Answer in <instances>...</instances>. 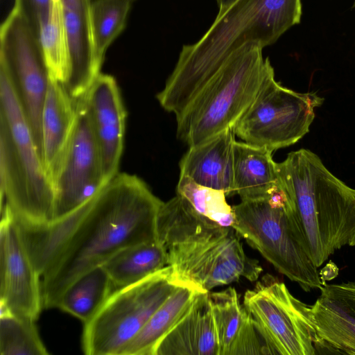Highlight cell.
<instances>
[{
  "label": "cell",
  "mask_w": 355,
  "mask_h": 355,
  "mask_svg": "<svg viewBox=\"0 0 355 355\" xmlns=\"http://www.w3.org/2000/svg\"><path fill=\"white\" fill-rule=\"evenodd\" d=\"M163 202L135 175L118 173L94 197L72 235L41 277L42 306L56 308L67 286L118 251L157 241Z\"/></svg>",
  "instance_id": "cell-1"
},
{
  "label": "cell",
  "mask_w": 355,
  "mask_h": 355,
  "mask_svg": "<svg viewBox=\"0 0 355 355\" xmlns=\"http://www.w3.org/2000/svg\"><path fill=\"white\" fill-rule=\"evenodd\" d=\"M301 16V0H237L197 42L182 46L159 103L179 116L234 51L249 42L274 44Z\"/></svg>",
  "instance_id": "cell-2"
},
{
  "label": "cell",
  "mask_w": 355,
  "mask_h": 355,
  "mask_svg": "<svg viewBox=\"0 0 355 355\" xmlns=\"http://www.w3.org/2000/svg\"><path fill=\"white\" fill-rule=\"evenodd\" d=\"M157 238L175 277L207 292L242 277L257 281L263 271L257 259L245 254L232 227L220 226L202 216L178 194L160 207Z\"/></svg>",
  "instance_id": "cell-3"
},
{
  "label": "cell",
  "mask_w": 355,
  "mask_h": 355,
  "mask_svg": "<svg viewBox=\"0 0 355 355\" xmlns=\"http://www.w3.org/2000/svg\"><path fill=\"white\" fill-rule=\"evenodd\" d=\"M318 268L337 250L355 245V189L331 173L312 151L301 148L277 163Z\"/></svg>",
  "instance_id": "cell-4"
},
{
  "label": "cell",
  "mask_w": 355,
  "mask_h": 355,
  "mask_svg": "<svg viewBox=\"0 0 355 355\" xmlns=\"http://www.w3.org/2000/svg\"><path fill=\"white\" fill-rule=\"evenodd\" d=\"M1 205L17 223L42 225L54 220V191L29 125L6 72L0 69Z\"/></svg>",
  "instance_id": "cell-5"
},
{
  "label": "cell",
  "mask_w": 355,
  "mask_h": 355,
  "mask_svg": "<svg viewBox=\"0 0 355 355\" xmlns=\"http://www.w3.org/2000/svg\"><path fill=\"white\" fill-rule=\"evenodd\" d=\"M263 47L249 42L234 51L176 118L177 137L189 146L200 144L235 125L274 71Z\"/></svg>",
  "instance_id": "cell-6"
},
{
  "label": "cell",
  "mask_w": 355,
  "mask_h": 355,
  "mask_svg": "<svg viewBox=\"0 0 355 355\" xmlns=\"http://www.w3.org/2000/svg\"><path fill=\"white\" fill-rule=\"evenodd\" d=\"M232 227L281 274L304 291L323 285L295 207L281 187L266 198L232 206Z\"/></svg>",
  "instance_id": "cell-7"
},
{
  "label": "cell",
  "mask_w": 355,
  "mask_h": 355,
  "mask_svg": "<svg viewBox=\"0 0 355 355\" xmlns=\"http://www.w3.org/2000/svg\"><path fill=\"white\" fill-rule=\"evenodd\" d=\"M181 284L171 266H166L137 283L114 291L93 318L84 324V353L120 355Z\"/></svg>",
  "instance_id": "cell-8"
},
{
  "label": "cell",
  "mask_w": 355,
  "mask_h": 355,
  "mask_svg": "<svg viewBox=\"0 0 355 355\" xmlns=\"http://www.w3.org/2000/svg\"><path fill=\"white\" fill-rule=\"evenodd\" d=\"M323 101L316 92L300 93L282 86L272 71L235 125L234 134L243 142L272 152L288 147L309 132L314 110Z\"/></svg>",
  "instance_id": "cell-9"
},
{
  "label": "cell",
  "mask_w": 355,
  "mask_h": 355,
  "mask_svg": "<svg viewBox=\"0 0 355 355\" xmlns=\"http://www.w3.org/2000/svg\"><path fill=\"white\" fill-rule=\"evenodd\" d=\"M0 69L11 82L42 158V114L50 74L35 31L14 8L0 28Z\"/></svg>",
  "instance_id": "cell-10"
},
{
  "label": "cell",
  "mask_w": 355,
  "mask_h": 355,
  "mask_svg": "<svg viewBox=\"0 0 355 355\" xmlns=\"http://www.w3.org/2000/svg\"><path fill=\"white\" fill-rule=\"evenodd\" d=\"M243 306L258 322L277 354H316V332L311 306L286 286L266 275L245 292Z\"/></svg>",
  "instance_id": "cell-11"
},
{
  "label": "cell",
  "mask_w": 355,
  "mask_h": 355,
  "mask_svg": "<svg viewBox=\"0 0 355 355\" xmlns=\"http://www.w3.org/2000/svg\"><path fill=\"white\" fill-rule=\"evenodd\" d=\"M76 107L71 135L51 177L54 220L77 210L107 184L83 96L76 101Z\"/></svg>",
  "instance_id": "cell-12"
},
{
  "label": "cell",
  "mask_w": 355,
  "mask_h": 355,
  "mask_svg": "<svg viewBox=\"0 0 355 355\" xmlns=\"http://www.w3.org/2000/svg\"><path fill=\"white\" fill-rule=\"evenodd\" d=\"M1 216L0 306L15 315L35 321L43 308L41 277L8 205L1 206Z\"/></svg>",
  "instance_id": "cell-13"
},
{
  "label": "cell",
  "mask_w": 355,
  "mask_h": 355,
  "mask_svg": "<svg viewBox=\"0 0 355 355\" xmlns=\"http://www.w3.org/2000/svg\"><path fill=\"white\" fill-rule=\"evenodd\" d=\"M98 146L104 180L119 172L123 150L126 112L115 78L101 73L83 96Z\"/></svg>",
  "instance_id": "cell-14"
},
{
  "label": "cell",
  "mask_w": 355,
  "mask_h": 355,
  "mask_svg": "<svg viewBox=\"0 0 355 355\" xmlns=\"http://www.w3.org/2000/svg\"><path fill=\"white\" fill-rule=\"evenodd\" d=\"M67 37L69 70L64 87L77 101L84 96L97 76L101 65L93 46L91 28L92 0H58Z\"/></svg>",
  "instance_id": "cell-15"
},
{
  "label": "cell",
  "mask_w": 355,
  "mask_h": 355,
  "mask_svg": "<svg viewBox=\"0 0 355 355\" xmlns=\"http://www.w3.org/2000/svg\"><path fill=\"white\" fill-rule=\"evenodd\" d=\"M234 129L225 130L206 141L189 146L180 161V175L200 185L223 191L227 196L234 188Z\"/></svg>",
  "instance_id": "cell-16"
},
{
  "label": "cell",
  "mask_w": 355,
  "mask_h": 355,
  "mask_svg": "<svg viewBox=\"0 0 355 355\" xmlns=\"http://www.w3.org/2000/svg\"><path fill=\"white\" fill-rule=\"evenodd\" d=\"M209 292L198 295L184 316L157 345L154 355H218Z\"/></svg>",
  "instance_id": "cell-17"
},
{
  "label": "cell",
  "mask_w": 355,
  "mask_h": 355,
  "mask_svg": "<svg viewBox=\"0 0 355 355\" xmlns=\"http://www.w3.org/2000/svg\"><path fill=\"white\" fill-rule=\"evenodd\" d=\"M76 114V101L61 82L50 76L42 114V159L51 181L71 135Z\"/></svg>",
  "instance_id": "cell-18"
},
{
  "label": "cell",
  "mask_w": 355,
  "mask_h": 355,
  "mask_svg": "<svg viewBox=\"0 0 355 355\" xmlns=\"http://www.w3.org/2000/svg\"><path fill=\"white\" fill-rule=\"evenodd\" d=\"M272 152L243 141L234 145V188L241 200L266 198L281 186Z\"/></svg>",
  "instance_id": "cell-19"
},
{
  "label": "cell",
  "mask_w": 355,
  "mask_h": 355,
  "mask_svg": "<svg viewBox=\"0 0 355 355\" xmlns=\"http://www.w3.org/2000/svg\"><path fill=\"white\" fill-rule=\"evenodd\" d=\"M203 291H205L193 284H181L152 315L120 355H154L159 342L184 316L198 295Z\"/></svg>",
  "instance_id": "cell-20"
},
{
  "label": "cell",
  "mask_w": 355,
  "mask_h": 355,
  "mask_svg": "<svg viewBox=\"0 0 355 355\" xmlns=\"http://www.w3.org/2000/svg\"><path fill=\"white\" fill-rule=\"evenodd\" d=\"M316 354L355 355V318L336 300L320 294L311 305Z\"/></svg>",
  "instance_id": "cell-21"
},
{
  "label": "cell",
  "mask_w": 355,
  "mask_h": 355,
  "mask_svg": "<svg viewBox=\"0 0 355 355\" xmlns=\"http://www.w3.org/2000/svg\"><path fill=\"white\" fill-rule=\"evenodd\" d=\"M116 291L103 265L76 277L62 293L56 308L80 319L84 324L98 313Z\"/></svg>",
  "instance_id": "cell-22"
},
{
  "label": "cell",
  "mask_w": 355,
  "mask_h": 355,
  "mask_svg": "<svg viewBox=\"0 0 355 355\" xmlns=\"http://www.w3.org/2000/svg\"><path fill=\"white\" fill-rule=\"evenodd\" d=\"M103 266L116 290L137 283L168 266L167 255L158 241L141 243L118 251Z\"/></svg>",
  "instance_id": "cell-23"
},
{
  "label": "cell",
  "mask_w": 355,
  "mask_h": 355,
  "mask_svg": "<svg viewBox=\"0 0 355 355\" xmlns=\"http://www.w3.org/2000/svg\"><path fill=\"white\" fill-rule=\"evenodd\" d=\"M37 37L50 76L64 83L69 70V51L58 0L40 21Z\"/></svg>",
  "instance_id": "cell-24"
},
{
  "label": "cell",
  "mask_w": 355,
  "mask_h": 355,
  "mask_svg": "<svg viewBox=\"0 0 355 355\" xmlns=\"http://www.w3.org/2000/svg\"><path fill=\"white\" fill-rule=\"evenodd\" d=\"M134 0H95L91 6L93 46L102 66L108 47L121 34Z\"/></svg>",
  "instance_id": "cell-25"
},
{
  "label": "cell",
  "mask_w": 355,
  "mask_h": 355,
  "mask_svg": "<svg viewBox=\"0 0 355 355\" xmlns=\"http://www.w3.org/2000/svg\"><path fill=\"white\" fill-rule=\"evenodd\" d=\"M0 354L47 355L35 320L19 317L0 307Z\"/></svg>",
  "instance_id": "cell-26"
},
{
  "label": "cell",
  "mask_w": 355,
  "mask_h": 355,
  "mask_svg": "<svg viewBox=\"0 0 355 355\" xmlns=\"http://www.w3.org/2000/svg\"><path fill=\"white\" fill-rule=\"evenodd\" d=\"M176 194L184 198L202 216L220 226L232 227L234 211L232 207L227 203V196L223 191L200 185L180 175Z\"/></svg>",
  "instance_id": "cell-27"
},
{
  "label": "cell",
  "mask_w": 355,
  "mask_h": 355,
  "mask_svg": "<svg viewBox=\"0 0 355 355\" xmlns=\"http://www.w3.org/2000/svg\"><path fill=\"white\" fill-rule=\"evenodd\" d=\"M218 345V355H228L242 324L245 308L233 287L209 293Z\"/></svg>",
  "instance_id": "cell-28"
},
{
  "label": "cell",
  "mask_w": 355,
  "mask_h": 355,
  "mask_svg": "<svg viewBox=\"0 0 355 355\" xmlns=\"http://www.w3.org/2000/svg\"><path fill=\"white\" fill-rule=\"evenodd\" d=\"M239 354H277L260 325L245 308L242 324L228 355Z\"/></svg>",
  "instance_id": "cell-29"
},
{
  "label": "cell",
  "mask_w": 355,
  "mask_h": 355,
  "mask_svg": "<svg viewBox=\"0 0 355 355\" xmlns=\"http://www.w3.org/2000/svg\"><path fill=\"white\" fill-rule=\"evenodd\" d=\"M53 0H15L13 8L37 34L40 21L48 14Z\"/></svg>",
  "instance_id": "cell-30"
},
{
  "label": "cell",
  "mask_w": 355,
  "mask_h": 355,
  "mask_svg": "<svg viewBox=\"0 0 355 355\" xmlns=\"http://www.w3.org/2000/svg\"><path fill=\"white\" fill-rule=\"evenodd\" d=\"M319 290L320 294L336 300L355 318V282L324 284Z\"/></svg>",
  "instance_id": "cell-31"
},
{
  "label": "cell",
  "mask_w": 355,
  "mask_h": 355,
  "mask_svg": "<svg viewBox=\"0 0 355 355\" xmlns=\"http://www.w3.org/2000/svg\"><path fill=\"white\" fill-rule=\"evenodd\" d=\"M338 269L336 266L330 261L326 266L319 272L320 278L323 283L325 284L326 281L331 280L338 275Z\"/></svg>",
  "instance_id": "cell-32"
},
{
  "label": "cell",
  "mask_w": 355,
  "mask_h": 355,
  "mask_svg": "<svg viewBox=\"0 0 355 355\" xmlns=\"http://www.w3.org/2000/svg\"><path fill=\"white\" fill-rule=\"evenodd\" d=\"M237 0H216L218 6V15L223 14L226 10H227L232 4H234Z\"/></svg>",
  "instance_id": "cell-33"
},
{
  "label": "cell",
  "mask_w": 355,
  "mask_h": 355,
  "mask_svg": "<svg viewBox=\"0 0 355 355\" xmlns=\"http://www.w3.org/2000/svg\"><path fill=\"white\" fill-rule=\"evenodd\" d=\"M95 1V0H92V1ZM134 1H135V0H134Z\"/></svg>",
  "instance_id": "cell-34"
}]
</instances>
